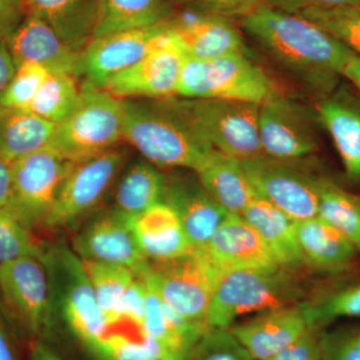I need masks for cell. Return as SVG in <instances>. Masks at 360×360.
I'll return each mask as SVG.
<instances>
[{
    "mask_svg": "<svg viewBox=\"0 0 360 360\" xmlns=\"http://www.w3.org/2000/svg\"><path fill=\"white\" fill-rule=\"evenodd\" d=\"M78 77L70 72H49L27 111L58 124L70 115L79 101L82 84Z\"/></svg>",
    "mask_w": 360,
    "mask_h": 360,
    "instance_id": "obj_33",
    "label": "cell"
},
{
    "mask_svg": "<svg viewBox=\"0 0 360 360\" xmlns=\"http://www.w3.org/2000/svg\"><path fill=\"white\" fill-rule=\"evenodd\" d=\"M141 360H162V359H144Z\"/></svg>",
    "mask_w": 360,
    "mask_h": 360,
    "instance_id": "obj_51",
    "label": "cell"
},
{
    "mask_svg": "<svg viewBox=\"0 0 360 360\" xmlns=\"http://www.w3.org/2000/svg\"><path fill=\"white\" fill-rule=\"evenodd\" d=\"M167 179L155 165L139 161L124 172L116 186L113 207L135 217L162 200Z\"/></svg>",
    "mask_w": 360,
    "mask_h": 360,
    "instance_id": "obj_31",
    "label": "cell"
},
{
    "mask_svg": "<svg viewBox=\"0 0 360 360\" xmlns=\"http://www.w3.org/2000/svg\"><path fill=\"white\" fill-rule=\"evenodd\" d=\"M169 18L167 0H98L94 37L148 27Z\"/></svg>",
    "mask_w": 360,
    "mask_h": 360,
    "instance_id": "obj_30",
    "label": "cell"
},
{
    "mask_svg": "<svg viewBox=\"0 0 360 360\" xmlns=\"http://www.w3.org/2000/svg\"><path fill=\"white\" fill-rule=\"evenodd\" d=\"M85 271L96 293L106 321L118 319V309L134 272L117 265L82 260Z\"/></svg>",
    "mask_w": 360,
    "mask_h": 360,
    "instance_id": "obj_35",
    "label": "cell"
},
{
    "mask_svg": "<svg viewBox=\"0 0 360 360\" xmlns=\"http://www.w3.org/2000/svg\"><path fill=\"white\" fill-rule=\"evenodd\" d=\"M319 217L338 229L360 252V195L321 177Z\"/></svg>",
    "mask_w": 360,
    "mask_h": 360,
    "instance_id": "obj_32",
    "label": "cell"
},
{
    "mask_svg": "<svg viewBox=\"0 0 360 360\" xmlns=\"http://www.w3.org/2000/svg\"><path fill=\"white\" fill-rule=\"evenodd\" d=\"M23 6L26 14L49 23L78 52L94 39L98 0H25Z\"/></svg>",
    "mask_w": 360,
    "mask_h": 360,
    "instance_id": "obj_27",
    "label": "cell"
},
{
    "mask_svg": "<svg viewBox=\"0 0 360 360\" xmlns=\"http://www.w3.org/2000/svg\"><path fill=\"white\" fill-rule=\"evenodd\" d=\"M193 8L224 18H245L251 11L265 4V0H189Z\"/></svg>",
    "mask_w": 360,
    "mask_h": 360,
    "instance_id": "obj_41",
    "label": "cell"
},
{
    "mask_svg": "<svg viewBox=\"0 0 360 360\" xmlns=\"http://www.w3.org/2000/svg\"><path fill=\"white\" fill-rule=\"evenodd\" d=\"M255 360H267L290 347L309 328L302 304L267 310L229 328Z\"/></svg>",
    "mask_w": 360,
    "mask_h": 360,
    "instance_id": "obj_19",
    "label": "cell"
},
{
    "mask_svg": "<svg viewBox=\"0 0 360 360\" xmlns=\"http://www.w3.org/2000/svg\"><path fill=\"white\" fill-rule=\"evenodd\" d=\"M124 160V153L112 148L89 160L73 162L44 227H71L89 215L103 200Z\"/></svg>",
    "mask_w": 360,
    "mask_h": 360,
    "instance_id": "obj_12",
    "label": "cell"
},
{
    "mask_svg": "<svg viewBox=\"0 0 360 360\" xmlns=\"http://www.w3.org/2000/svg\"><path fill=\"white\" fill-rule=\"evenodd\" d=\"M276 94L267 75L245 53L220 58H186L177 96L188 99H224L262 104Z\"/></svg>",
    "mask_w": 360,
    "mask_h": 360,
    "instance_id": "obj_8",
    "label": "cell"
},
{
    "mask_svg": "<svg viewBox=\"0 0 360 360\" xmlns=\"http://www.w3.org/2000/svg\"><path fill=\"white\" fill-rule=\"evenodd\" d=\"M146 284L139 274H135L120 303L118 317L125 316L143 324L146 310Z\"/></svg>",
    "mask_w": 360,
    "mask_h": 360,
    "instance_id": "obj_43",
    "label": "cell"
},
{
    "mask_svg": "<svg viewBox=\"0 0 360 360\" xmlns=\"http://www.w3.org/2000/svg\"><path fill=\"white\" fill-rule=\"evenodd\" d=\"M357 4H360V0H265L267 6L295 14L309 9L335 8Z\"/></svg>",
    "mask_w": 360,
    "mask_h": 360,
    "instance_id": "obj_44",
    "label": "cell"
},
{
    "mask_svg": "<svg viewBox=\"0 0 360 360\" xmlns=\"http://www.w3.org/2000/svg\"><path fill=\"white\" fill-rule=\"evenodd\" d=\"M124 99L84 80L75 110L56 125L49 146L72 162L115 148L123 139Z\"/></svg>",
    "mask_w": 360,
    "mask_h": 360,
    "instance_id": "obj_4",
    "label": "cell"
},
{
    "mask_svg": "<svg viewBox=\"0 0 360 360\" xmlns=\"http://www.w3.org/2000/svg\"><path fill=\"white\" fill-rule=\"evenodd\" d=\"M309 328L324 329L342 319H360V281L300 303Z\"/></svg>",
    "mask_w": 360,
    "mask_h": 360,
    "instance_id": "obj_34",
    "label": "cell"
},
{
    "mask_svg": "<svg viewBox=\"0 0 360 360\" xmlns=\"http://www.w3.org/2000/svg\"><path fill=\"white\" fill-rule=\"evenodd\" d=\"M241 215L258 232L279 269L290 272L305 264L296 238L295 221L285 213L257 196Z\"/></svg>",
    "mask_w": 360,
    "mask_h": 360,
    "instance_id": "obj_26",
    "label": "cell"
},
{
    "mask_svg": "<svg viewBox=\"0 0 360 360\" xmlns=\"http://www.w3.org/2000/svg\"><path fill=\"white\" fill-rule=\"evenodd\" d=\"M132 222L137 243L148 262L172 259L193 248L176 212L162 201L132 217Z\"/></svg>",
    "mask_w": 360,
    "mask_h": 360,
    "instance_id": "obj_23",
    "label": "cell"
},
{
    "mask_svg": "<svg viewBox=\"0 0 360 360\" xmlns=\"http://www.w3.org/2000/svg\"><path fill=\"white\" fill-rule=\"evenodd\" d=\"M124 110L123 139L155 167L196 172L214 151L165 101L146 104L124 99Z\"/></svg>",
    "mask_w": 360,
    "mask_h": 360,
    "instance_id": "obj_2",
    "label": "cell"
},
{
    "mask_svg": "<svg viewBox=\"0 0 360 360\" xmlns=\"http://www.w3.org/2000/svg\"><path fill=\"white\" fill-rule=\"evenodd\" d=\"M321 330L322 329L309 328L292 345L267 360H322Z\"/></svg>",
    "mask_w": 360,
    "mask_h": 360,
    "instance_id": "obj_42",
    "label": "cell"
},
{
    "mask_svg": "<svg viewBox=\"0 0 360 360\" xmlns=\"http://www.w3.org/2000/svg\"><path fill=\"white\" fill-rule=\"evenodd\" d=\"M298 160L262 155L240 160L260 198L285 213L293 221L319 215V184Z\"/></svg>",
    "mask_w": 360,
    "mask_h": 360,
    "instance_id": "obj_11",
    "label": "cell"
},
{
    "mask_svg": "<svg viewBox=\"0 0 360 360\" xmlns=\"http://www.w3.org/2000/svg\"><path fill=\"white\" fill-rule=\"evenodd\" d=\"M54 312L71 335L90 352L103 338L108 321L97 302L84 262L65 245H45Z\"/></svg>",
    "mask_w": 360,
    "mask_h": 360,
    "instance_id": "obj_7",
    "label": "cell"
},
{
    "mask_svg": "<svg viewBox=\"0 0 360 360\" xmlns=\"http://www.w3.org/2000/svg\"><path fill=\"white\" fill-rule=\"evenodd\" d=\"M172 32L168 21L148 27L94 37L80 56L79 77L104 87L111 77L127 70L162 44Z\"/></svg>",
    "mask_w": 360,
    "mask_h": 360,
    "instance_id": "obj_13",
    "label": "cell"
},
{
    "mask_svg": "<svg viewBox=\"0 0 360 360\" xmlns=\"http://www.w3.org/2000/svg\"><path fill=\"white\" fill-rule=\"evenodd\" d=\"M316 113L335 143L348 179L359 180L360 103L343 92H333L322 97Z\"/></svg>",
    "mask_w": 360,
    "mask_h": 360,
    "instance_id": "obj_22",
    "label": "cell"
},
{
    "mask_svg": "<svg viewBox=\"0 0 360 360\" xmlns=\"http://www.w3.org/2000/svg\"><path fill=\"white\" fill-rule=\"evenodd\" d=\"M6 44L16 68L35 63L49 72H70L79 77L82 52L66 44L49 23L37 16L26 14Z\"/></svg>",
    "mask_w": 360,
    "mask_h": 360,
    "instance_id": "obj_18",
    "label": "cell"
},
{
    "mask_svg": "<svg viewBox=\"0 0 360 360\" xmlns=\"http://www.w3.org/2000/svg\"><path fill=\"white\" fill-rule=\"evenodd\" d=\"M186 58L246 53L245 39L231 18L193 9L167 20Z\"/></svg>",
    "mask_w": 360,
    "mask_h": 360,
    "instance_id": "obj_17",
    "label": "cell"
},
{
    "mask_svg": "<svg viewBox=\"0 0 360 360\" xmlns=\"http://www.w3.org/2000/svg\"><path fill=\"white\" fill-rule=\"evenodd\" d=\"M342 77L352 82L357 89L360 90V56H354L348 61L343 70Z\"/></svg>",
    "mask_w": 360,
    "mask_h": 360,
    "instance_id": "obj_50",
    "label": "cell"
},
{
    "mask_svg": "<svg viewBox=\"0 0 360 360\" xmlns=\"http://www.w3.org/2000/svg\"><path fill=\"white\" fill-rule=\"evenodd\" d=\"M143 326L172 360H191L196 345L210 328L180 316L148 284Z\"/></svg>",
    "mask_w": 360,
    "mask_h": 360,
    "instance_id": "obj_25",
    "label": "cell"
},
{
    "mask_svg": "<svg viewBox=\"0 0 360 360\" xmlns=\"http://www.w3.org/2000/svg\"><path fill=\"white\" fill-rule=\"evenodd\" d=\"M298 15L321 26L360 56V4L335 8L309 9Z\"/></svg>",
    "mask_w": 360,
    "mask_h": 360,
    "instance_id": "obj_36",
    "label": "cell"
},
{
    "mask_svg": "<svg viewBox=\"0 0 360 360\" xmlns=\"http://www.w3.org/2000/svg\"><path fill=\"white\" fill-rule=\"evenodd\" d=\"M205 248L224 272L236 269H279L264 241L243 215L229 213Z\"/></svg>",
    "mask_w": 360,
    "mask_h": 360,
    "instance_id": "obj_20",
    "label": "cell"
},
{
    "mask_svg": "<svg viewBox=\"0 0 360 360\" xmlns=\"http://www.w3.org/2000/svg\"><path fill=\"white\" fill-rule=\"evenodd\" d=\"M258 131L264 155L300 160L317 150L315 135L302 111L278 94L260 104Z\"/></svg>",
    "mask_w": 360,
    "mask_h": 360,
    "instance_id": "obj_16",
    "label": "cell"
},
{
    "mask_svg": "<svg viewBox=\"0 0 360 360\" xmlns=\"http://www.w3.org/2000/svg\"><path fill=\"white\" fill-rule=\"evenodd\" d=\"M44 253L26 255L0 265V300L32 340H44L56 314Z\"/></svg>",
    "mask_w": 360,
    "mask_h": 360,
    "instance_id": "obj_9",
    "label": "cell"
},
{
    "mask_svg": "<svg viewBox=\"0 0 360 360\" xmlns=\"http://www.w3.org/2000/svg\"><path fill=\"white\" fill-rule=\"evenodd\" d=\"M0 360H22L11 329L0 314Z\"/></svg>",
    "mask_w": 360,
    "mask_h": 360,
    "instance_id": "obj_46",
    "label": "cell"
},
{
    "mask_svg": "<svg viewBox=\"0 0 360 360\" xmlns=\"http://www.w3.org/2000/svg\"><path fill=\"white\" fill-rule=\"evenodd\" d=\"M224 272L205 248H193L172 259L149 262L139 276L180 316L210 328L208 309Z\"/></svg>",
    "mask_w": 360,
    "mask_h": 360,
    "instance_id": "obj_5",
    "label": "cell"
},
{
    "mask_svg": "<svg viewBox=\"0 0 360 360\" xmlns=\"http://www.w3.org/2000/svg\"><path fill=\"white\" fill-rule=\"evenodd\" d=\"M49 71L35 63L18 66L1 98L0 108L27 110Z\"/></svg>",
    "mask_w": 360,
    "mask_h": 360,
    "instance_id": "obj_38",
    "label": "cell"
},
{
    "mask_svg": "<svg viewBox=\"0 0 360 360\" xmlns=\"http://www.w3.org/2000/svg\"><path fill=\"white\" fill-rule=\"evenodd\" d=\"M56 124L27 110L0 108V158L8 163L49 146Z\"/></svg>",
    "mask_w": 360,
    "mask_h": 360,
    "instance_id": "obj_29",
    "label": "cell"
},
{
    "mask_svg": "<svg viewBox=\"0 0 360 360\" xmlns=\"http://www.w3.org/2000/svg\"><path fill=\"white\" fill-rule=\"evenodd\" d=\"M18 1L21 2V4H23V2H25V0H18Z\"/></svg>",
    "mask_w": 360,
    "mask_h": 360,
    "instance_id": "obj_52",
    "label": "cell"
},
{
    "mask_svg": "<svg viewBox=\"0 0 360 360\" xmlns=\"http://www.w3.org/2000/svg\"><path fill=\"white\" fill-rule=\"evenodd\" d=\"M72 250L82 260L117 265L135 274L149 262L137 243L132 217L115 207L97 213L78 231Z\"/></svg>",
    "mask_w": 360,
    "mask_h": 360,
    "instance_id": "obj_14",
    "label": "cell"
},
{
    "mask_svg": "<svg viewBox=\"0 0 360 360\" xmlns=\"http://www.w3.org/2000/svg\"><path fill=\"white\" fill-rule=\"evenodd\" d=\"M72 165L51 146L14 161L7 210L30 231L44 226Z\"/></svg>",
    "mask_w": 360,
    "mask_h": 360,
    "instance_id": "obj_10",
    "label": "cell"
},
{
    "mask_svg": "<svg viewBox=\"0 0 360 360\" xmlns=\"http://www.w3.org/2000/svg\"><path fill=\"white\" fill-rule=\"evenodd\" d=\"M11 193V165L0 158V210L7 208Z\"/></svg>",
    "mask_w": 360,
    "mask_h": 360,
    "instance_id": "obj_49",
    "label": "cell"
},
{
    "mask_svg": "<svg viewBox=\"0 0 360 360\" xmlns=\"http://www.w3.org/2000/svg\"><path fill=\"white\" fill-rule=\"evenodd\" d=\"M302 290L283 269H236L220 276L207 312L212 328H229L239 317L298 304Z\"/></svg>",
    "mask_w": 360,
    "mask_h": 360,
    "instance_id": "obj_6",
    "label": "cell"
},
{
    "mask_svg": "<svg viewBox=\"0 0 360 360\" xmlns=\"http://www.w3.org/2000/svg\"><path fill=\"white\" fill-rule=\"evenodd\" d=\"M45 245L7 208L0 210V265L26 257L44 255Z\"/></svg>",
    "mask_w": 360,
    "mask_h": 360,
    "instance_id": "obj_37",
    "label": "cell"
},
{
    "mask_svg": "<svg viewBox=\"0 0 360 360\" xmlns=\"http://www.w3.org/2000/svg\"><path fill=\"white\" fill-rule=\"evenodd\" d=\"M161 201L176 212L193 248H205L229 214L207 193L198 179H167Z\"/></svg>",
    "mask_w": 360,
    "mask_h": 360,
    "instance_id": "obj_21",
    "label": "cell"
},
{
    "mask_svg": "<svg viewBox=\"0 0 360 360\" xmlns=\"http://www.w3.org/2000/svg\"><path fill=\"white\" fill-rule=\"evenodd\" d=\"M186 58L172 28L169 37L162 44L135 65L111 77L103 89L122 99L125 97L165 99L177 96Z\"/></svg>",
    "mask_w": 360,
    "mask_h": 360,
    "instance_id": "obj_15",
    "label": "cell"
},
{
    "mask_svg": "<svg viewBox=\"0 0 360 360\" xmlns=\"http://www.w3.org/2000/svg\"><path fill=\"white\" fill-rule=\"evenodd\" d=\"M16 66L11 58L6 40H0V98L6 90L7 84L15 72Z\"/></svg>",
    "mask_w": 360,
    "mask_h": 360,
    "instance_id": "obj_47",
    "label": "cell"
},
{
    "mask_svg": "<svg viewBox=\"0 0 360 360\" xmlns=\"http://www.w3.org/2000/svg\"><path fill=\"white\" fill-rule=\"evenodd\" d=\"M322 360H360V322L322 329Z\"/></svg>",
    "mask_w": 360,
    "mask_h": 360,
    "instance_id": "obj_40",
    "label": "cell"
},
{
    "mask_svg": "<svg viewBox=\"0 0 360 360\" xmlns=\"http://www.w3.org/2000/svg\"><path fill=\"white\" fill-rule=\"evenodd\" d=\"M214 150L238 160L264 155L258 131L259 104L224 99H163Z\"/></svg>",
    "mask_w": 360,
    "mask_h": 360,
    "instance_id": "obj_3",
    "label": "cell"
},
{
    "mask_svg": "<svg viewBox=\"0 0 360 360\" xmlns=\"http://www.w3.org/2000/svg\"><path fill=\"white\" fill-rule=\"evenodd\" d=\"M201 186L222 208L232 214H243L258 194L240 160L214 150L195 172Z\"/></svg>",
    "mask_w": 360,
    "mask_h": 360,
    "instance_id": "obj_28",
    "label": "cell"
},
{
    "mask_svg": "<svg viewBox=\"0 0 360 360\" xmlns=\"http://www.w3.org/2000/svg\"><path fill=\"white\" fill-rule=\"evenodd\" d=\"M296 238L304 264L321 271L347 269L357 251L343 234L319 217L295 221Z\"/></svg>",
    "mask_w": 360,
    "mask_h": 360,
    "instance_id": "obj_24",
    "label": "cell"
},
{
    "mask_svg": "<svg viewBox=\"0 0 360 360\" xmlns=\"http://www.w3.org/2000/svg\"><path fill=\"white\" fill-rule=\"evenodd\" d=\"M239 21L270 58L323 97L333 94L348 61L356 56L312 21L267 4Z\"/></svg>",
    "mask_w": 360,
    "mask_h": 360,
    "instance_id": "obj_1",
    "label": "cell"
},
{
    "mask_svg": "<svg viewBox=\"0 0 360 360\" xmlns=\"http://www.w3.org/2000/svg\"><path fill=\"white\" fill-rule=\"evenodd\" d=\"M30 360H63L51 345L42 338L30 341Z\"/></svg>",
    "mask_w": 360,
    "mask_h": 360,
    "instance_id": "obj_48",
    "label": "cell"
},
{
    "mask_svg": "<svg viewBox=\"0 0 360 360\" xmlns=\"http://www.w3.org/2000/svg\"><path fill=\"white\" fill-rule=\"evenodd\" d=\"M26 15L25 6L18 0H0V40L8 37L22 22Z\"/></svg>",
    "mask_w": 360,
    "mask_h": 360,
    "instance_id": "obj_45",
    "label": "cell"
},
{
    "mask_svg": "<svg viewBox=\"0 0 360 360\" xmlns=\"http://www.w3.org/2000/svg\"><path fill=\"white\" fill-rule=\"evenodd\" d=\"M191 360H255L229 328H210L196 345Z\"/></svg>",
    "mask_w": 360,
    "mask_h": 360,
    "instance_id": "obj_39",
    "label": "cell"
}]
</instances>
